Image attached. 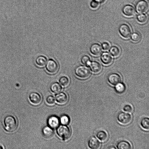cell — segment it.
<instances>
[{"mask_svg": "<svg viewBox=\"0 0 149 149\" xmlns=\"http://www.w3.org/2000/svg\"><path fill=\"white\" fill-rule=\"evenodd\" d=\"M4 129L7 132H12L17 129L18 123L15 118L13 116L8 115L6 116L3 120Z\"/></svg>", "mask_w": 149, "mask_h": 149, "instance_id": "obj_1", "label": "cell"}, {"mask_svg": "<svg viewBox=\"0 0 149 149\" xmlns=\"http://www.w3.org/2000/svg\"><path fill=\"white\" fill-rule=\"evenodd\" d=\"M117 117L119 123L124 125L129 124L132 120V117L130 114L123 111L119 112Z\"/></svg>", "mask_w": 149, "mask_h": 149, "instance_id": "obj_2", "label": "cell"}, {"mask_svg": "<svg viewBox=\"0 0 149 149\" xmlns=\"http://www.w3.org/2000/svg\"><path fill=\"white\" fill-rule=\"evenodd\" d=\"M75 73L79 78L85 79L89 77L90 75V71L86 67L84 66H79L76 68Z\"/></svg>", "mask_w": 149, "mask_h": 149, "instance_id": "obj_3", "label": "cell"}, {"mask_svg": "<svg viewBox=\"0 0 149 149\" xmlns=\"http://www.w3.org/2000/svg\"><path fill=\"white\" fill-rule=\"evenodd\" d=\"M57 133L58 136L63 140L69 139L71 135V132L69 128L65 125H61L57 129Z\"/></svg>", "mask_w": 149, "mask_h": 149, "instance_id": "obj_4", "label": "cell"}, {"mask_svg": "<svg viewBox=\"0 0 149 149\" xmlns=\"http://www.w3.org/2000/svg\"><path fill=\"white\" fill-rule=\"evenodd\" d=\"M58 64L54 60L50 59L47 63L46 69L49 73L54 74L56 73L58 71Z\"/></svg>", "mask_w": 149, "mask_h": 149, "instance_id": "obj_5", "label": "cell"}, {"mask_svg": "<svg viewBox=\"0 0 149 149\" xmlns=\"http://www.w3.org/2000/svg\"><path fill=\"white\" fill-rule=\"evenodd\" d=\"M119 30L121 35L124 38H128L131 35V29L129 26L126 24H123L120 25Z\"/></svg>", "mask_w": 149, "mask_h": 149, "instance_id": "obj_6", "label": "cell"}, {"mask_svg": "<svg viewBox=\"0 0 149 149\" xmlns=\"http://www.w3.org/2000/svg\"><path fill=\"white\" fill-rule=\"evenodd\" d=\"M29 98L31 103L34 105L40 104L42 101V98L38 93L33 92L29 95Z\"/></svg>", "mask_w": 149, "mask_h": 149, "instance_id": "obj_7", "label": "cell"}, {"mask_svg": "<svg viewBox=\"0 0 149 149\" xmlns=\"http://www.w3.org/2000/svg\"><path fill=\"white\" fill-rule=\"evenodd\" d=\"M108 80L111 84L116 85L120 83L121 81L120 76L118 74L113 73L109 74L107 78Z\"/></svg>", "mask_w": 149, "mask_h": 149, "instance_id": "obj_8", "label": "cell"}, {"mask_svg": "<svg viewBox=\"0 0 149 149\" xmlns=\"http://www.w3.org/2000/svg\"><path fill=\"white\" fill-rule=\"evenodd\" d=\"M148 8V3L143 0L138 1L136 6V10L139 13H143L146 12Z\"/></svg>", "mask_w": 149, "mask_h": 149, "instance_id": "obj_9", "label": "cell"}, {"mask_svg": "<svg viewBox=\"0 0 149 149\" xmlns=\"http://www.w3.org/2000/svg\"><path fill=\"white\" fill-rule=\"evenodd\" d=\"M56 99L57 103L59 104L63 105L65 104L68 101V97L66 94L61 92L57 94Z\"/></svg>", "mask_w": 149, "mask_h": 149, "instance_id": "obj_10", "label": "cell"}, {"mask_svg": "<svg viewBox=\"0 0 149 149\" xmlns=\"http://www.w3.org/2000/svg\"><path fill=\"white\" fill-rule=\"evenodd\" d=\"M88 146L91 149H97L100 146V143L99 141L95 137H90L88 141Z\"/></svg>", "mask_w": 149, "mask_h": 149, "instance_id": "obj_11", "label": "cell"}, {"mask_svg": "<svg viewBox=\"0 0 149 149\" xmlns=\"http://www.w3.org/2000/svg\"><path fill=\"white\" fill-rule=\"evenodd\" d=\"M91 70L94 73L97 74L100 72L102 70V66L100 64L96 61L90 62L88 65Z\"/></svg>", "mask_w": 149, "mask_h": 149, "instance_id": "obj_12", "label": "cell"}, {"mask_svg": "<svg viewBox=\"0 0 149 149\" xmlns=\"http://www.w3.org/2000/svg\"><path fill=\"white\" fill-rule=\"evenodd\" d=\"M101 59L102 62L104 64L107 65L111 64L113 61L111 56L107 52H104L102 54Z\"/></svg>", "mask_w": 149, "mask_h": 149, "instance_id": "obj_13", "label": "cell"}, {"mask_svg": "<svg viewBox=\"0 0 149 149\" xmlns=\"http://www.w3.org/2000/svg\"><path fill=\"white\" fill-rule=\"evenodd\" d=\"M48 123L50 127L52 128H55L58 126L59 124V120L57 117L52 116L48 118Z\"/></svg>", "mask_w": 149, "mask_h": 149, "instance_id": "obj_14", "label": "cell"}, {"mask_svg": "<svg viewBox=\"0 0 149 149\" xmlns=\"http://www.w3.org/2000/svg\"><path fill=\"white\" fill-rule=\"evenodd\" d=\"M90 51L92 54L95 56L100 55L102 52L101 47L98 43L92 44L90 47Z\"/></svg>", "mask_w": 149, "mask_h": 149, "instance_id": "obj_15", "label": "cell"}, {"mask_svg": "<svg viewBox=\"0 0 149 149\" xmlns=\"http://www.w3.org/2000/svg\"><path fill=\"white\" fill-rule=\"evenodd\" d=\"M116 147L118 149H131L132 146L131 144L126 140H121L117 144Z\"/></svg>", "mask_w": 149, "mask_h": 149, "instance_id": "obj_16", "label": "cell"}, {"mask_svg": "<svg viewBox=\"0 0 149 149\" xmlns=\"http://www.w3.org/2000/svg\"><path fill=\"white\" fill-rule=\"evenodd\" d=\"M123 11L124 14L127 16L133 15L135 13L134 8L130 5H127L125 6L123 8Z\"/></svg>", "mask_w": 149, "mask_h": 149, "instance_id": "obj_17", "label": "cell"}, {"mask_svg": "<svg viewBox=\"0 0 149 149\" xmlns=\"http://www.w3.org/2000/svg\"><path fill=\"white\" fill-rule=\"evenodd\" d=\"M96 135L98 139L102 142H105L108 139V134L104 130H100L98 131L96 133Z\"/></svg>", "mask_w": 149, "mask_h": 149, "instance_id": "obj_18", "label": "cell"}, {"mask_svg": "<svg viewBox=\"0 0 149 149\" xmlns=\"http://www.w3.org/2000/svg\"><path fill=\"white\" fill-rule=\"evenodd\" d=\"M35 61L37 65L40 67H42L46 64L47 59L44 56H40L36 58Z\"/></svg>", "mask_w": 149, "mask_h": 149, "instance_id": "obj_19", "label": "cell"}, {"mask_svg": "<svg viewBox=\"0 0 149 149\" xmlns=\"http://www.w3.org/2000/svg\"><path fill=\"white\" fill-rule=\"evenodd\" d=\"M50 88L51 91L54 93H58L62 89L61 85L57 82L52 83L51 85Z\"/></svg>", "mask_w": 149, "mask_h": 149, "instance_id": "obj_20", "label": "cell"}, {"mask_svg": "<svg viewBox=\"0 0 149 149\" xmlns=\"http://www.w3.org/2000/svg\"><path fill=\"white\" fill-rule=\"evenodd\" d=\"M109 52L111 54L113 57H117L119 56L120 53V51L118 47L113 46L110 48Z\"/></svg>", "mask_w": 149, "mask_h": 149, "instance_id": "obj_21", "label": "cell"}, {"mask_svg": "<svg viewBox=\"0 0 149 149\" xmlns=\"http://www.w3.org/2000/svg\"><path fill=\"white\" fill-rule=\"evenodd\" d=\"M140 124L141 127L146 130L149 129V119L148 117H144L140 121Z\"/></svg>", "mask_w": 149, "mask_h": 149, "instance_id": "obj_22", "label": "cell"}, {"mask_svg": "<svg viewBox=\"0 0 149 149\" xmlns=\"http://www.w3.org/2000/svg\"><path fill=\"white\" fill-rule=\"evenodd\" d=\"M42 132L44 136L46 137H50L53 134V131L52 128L48 126L43 128Z\"/></svg>", "mask_w": 149, "mask_h": 149, "instance_id": "obj_23", "label": "cell"}, {"mask_svg": "<svg viewBox=\"0 0 149 149\" xmlns=\"http://www.w3.org/2000/svg\"><path fill=\"white\" fill-rule=\"evenodd\" d=\"M60 84L63 86L66 87L70 84V80L68 78L65 76L61 77L59 79Z\"/></svg>", "mask_w": 149, "mask_h": 149, "instance_id": "obj_24", "label": "cell"}, {"mask_svg": "<svg viewBox=\"0 0 149 149\" xmlns=\"http://www.w3.org/2000/svg\"><path fill=\"white\" fill-rule=\"evenodd\" d=\"M116 85L115 90L117 92L121 93L125 91V87L124 84L119 83Z\"/></svg>", "mask_w": 149, "mask_h": 149, "instance_id": "obj_25", "label": "cell"}, {"mask_svg": "<svg viewBox=\"0 0 149 149\" xmlns=\"http://www.w3.org/2000/svg\"><path fill=\"white\" fill-rule=\"evenodd\" d=\"M81 61L83 64L88 65L91 62L90 58L87 55H84L81 58Z\"/></svg>", "mask_w": 149, "mask_h": 149, "instance_id": "obj_26", "label": "cell"}, {"mask_svg": "<svg viewBox=\"0 0 149 149\" xmlns=\"http://www.w3.org/2000/svg\"><path fill=\"white\" fill-rule=\"evenodd\" d=\"M131 38L132 41L135 42H138L141 39V36L139 34L137 33H134L132 34Z\"/></svg>", "mask_w": 149, "mask_h": 149, "instance_id": "obj_27", "label": "cell"}, {"mask_svg": "<svg viewBox=\"0 0 149 149\" xmlns=\"http://www.w3.org/2000/svg\"><path fill=\"white\" fill-rule=\"evenodd\" d=\"M70 121L69 117L66 115H63L61 117V123L63 125L68 124L70 122Z\"/></svg>", "mask_w": 149, "mask_h": 149, "instance_id": "obj_28", "label": "cell"}, {"mask_svg": "<svg viewBox=\"0 0 149 149\" xmlns=\"http://www.w3.org/2000/svg\"><path fill=\"white\" fill-rule=\"evenodd\" d=\"M138 21L141 23L145 22L147 20V16L144 14H140L138 15L137 17Z\"/></svg>", "mask_w": 149, "mask_h": 149, "instance_id": "obj_29", "label": "cell"}, {"mask_svg": "<svg viewBox=\"0 0 149 149\" xmlns=\"http://www.w3.org/2000/svg\"><path fill=\"white\" fill-rule=\"evenodd\" d=\"M47 103L49 105H53L55 102V99L53 96L52 95L48 96L46 99Z\"/></svg>", "mask_w": 149, "mask_h": 149, "instance_id": "obj_30", "label": "cell"}, {"mask_svg": "<svg viewBox=\"0 0 149 149\" xmlns=\"http://www.w3.org/2000/svg\"><path fill=\"white\" fill-rule=\"evenodd\" d=\"M123 110L126 112L131 113L133 111V109L131 105L129 104H126L123 107Z\"/></svg>", "mask_w": 149, "mask_h": 149, "instance_id": "obj_31", "label": "cell"}, {"mask_svg": "<svg viewBox=\"0 0 149 149\" xmlns=\"http://www.w3.org/2000/svg\"><path fill=\"white\" fill-rule=\"evenodd\" d=\"M102 49L105 51L108 50L109 48L110 45L109 43L107 42H103L102 45Z\"/></svg>", "mask_w": 149, "mask_h": 149, "instance_id": "obj_32", "label": "cell"}, {"mask_svg": "<svg viewBox=\"0 0 149 149\" xmlns=\"http://www.w3.org/2000/svg\"><path fill=\"white\" fill-rule=\"evenodd\" d=\"M90 5L92 8L96 9L99 7V3L94 0L91 2Z\"/></svg>", "mask_w": 149, "mask_h": 149, "instance_id": "obj_33", "label": "cell"}, {"mask_svg": "<svg viewBox=\"0 0 149 149\" xmlns=\"http://www.w3.org/2000/svg\"><path fill=\"white\" fill-rule=\"evenodd\" d=\"M98 3H102L105 0H94Z\"/></svg>", "mask_w": 149, "mask_h": 149, "instance_id": "obj_34", "label": "cell"}]
</instances>
